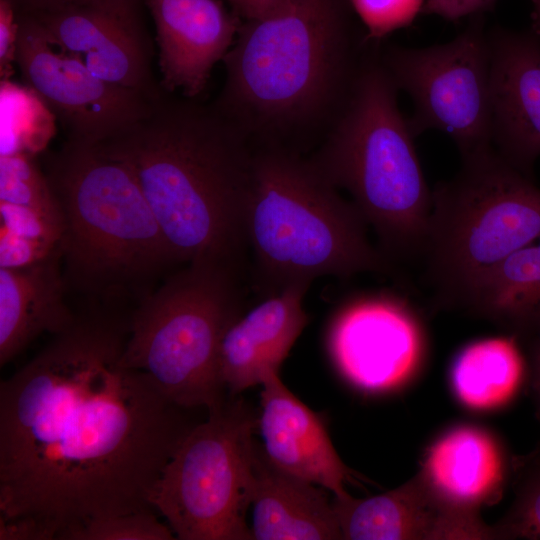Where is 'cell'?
I'll list each match as a JSON object with an SVG mask.
<instances>
[{
    "label": "cell",
    "mask_w": 540,
    "mask_h": 540,
    "mask_svg": "<svg viewBox=\"0 0 540 540\" xmlns=\"http://www.w3.org/2000/svg\"><path fill=\"white\" fill-rule=\"evenodd\" d=\"M16 65L67 138L101 143L145 117L156 101L95 76L77 56L53 46L28 17L17 14Z\"/></svg>",
    "instance_id": "obj_11"
},
{
    "label": "cell",
    "mask_w": 540,
    "mask_h": 540,
    "mask_svg": "<svg viewBox=\"0 0 540 540\" xmlns=\"http://www.w3.org/2000/svg\"><path fill=\"white\" fill-rule=\"evenodd\" d=\"M452 41L426 48L379 45L382 63L414 103L409 122L417 136L447 134L461 156L492 147L490 45L482 15Z\"/></svg>",
    "instance_id": "obj_10"
},
{
    "label": "cell",
    "mask_w": 540,
    "mask_h": 540,
    "mask_svg": "<svg viewBox=\"0 0 540 540\" xmlns=\"http://www.w3.org/2000/svg\"><path fill=\"white\" fill-rule=\"evenodd\" d=\"M143 4L144 0H94L23 16L53 46L82 58L115 38L147 31Z\"/></svg>",
    "instance_id": "obj_23"
},
{
    "label": "cell",
    "mask_w": 540,
    "mask_h": 540,
    "mask_svg": "<svg viewBox=\"0 0 540 540\" xmlns=\"http://www.w3.org/2000/svg\"><path fill=\"white\" fill-rule=\"evenodd\" d=\"M432 190L422 253L444 306L461 307L507 257L540 236V188L493 148L462 157Z\"/></svg>",
    "instance_id": "obj_7"
},
{
    "label": "cell",
    "mask_w": 540,
    "mask_h": 540,
    "mask_svg": "<svg viewBox=\"0 0 540 540\" xmlns=\"http://www.w3.org/2000/svg\"><path fill=\"white\" fill-rule=\"evenodd\" d=\"M537 450L540 452V447Z\"/></svg>",
    "instance_id": "obj_38"
},
{
    "label": "cell",
    "mask_w": 540,
    "mask_h": 540,
    "mask_svg": "<svg viewBox=\"0 0 540 540\" xmlns=\"http://www.w3.org/2000/svg\"><path fill=\"white\" fill-rule=\"evenodd\" d=\"M261 385L257 427L267 460L285 473L327 489L334 497L350 495L345 485L363 480L339 457L322 417L291 393L279 373Z\"/></svg>",
    "instance_id": "obj_16"
},
{
    "label": "cell",
    "mask_w": 540,
    "mask_h": 540,
    "mask_svg": "<svg viewBox=\"0 0 540 540\" xmlns=\"http://www.w3.org/2000/svg\"><path fill=\"white\" fill-rule=\"evenodd\" d=\"M533 334L536 335V340L532 357V382L534 390L540 397V326Z\"/></svg>",
    "instance_id": "obj_35"
},
{
    "label": "cell",
    "mask_w": 540,
    "mask_h": 540,
    "mask_svg": "<svg viewBox=\"0 0 540 540\" xmlns=\"http://www.w3.org/2000/svg\"><path fill=\"white\" fill-rule=\"evenodd\" d=\"M128 329L77 316L0 385V539H60L95 518L152 510L193 427L145 372L120 363Z\"/></svg>",
    "instance_id": "obj_1"
},
{
    "label": "cell",
    "mask_w": 540,
    "mask_h": 540,
    "mask_svg": "<svg viewBox=\"0 0 540 540\" xmlns=\"http://www.w3.org/2000/svg\"><path fill=\"white\" fill-rule=\"evenodd\" d=\"M245 222L266 296L325 275L392 271L389 258L368 241L354 203L301 152L255 146Z\"/></svg>",
    "instance_id": "obj_5"
},
{
    "label": "cell",
    "mask_w": 540,
    "mask_h": 540,
    "mask_svg": "<svg viewBox=\"0 0 540 540\" xmlns=\"http://www.w3.org/2000/svg\"><path fill=\"white\" fill-rule=\"evenodd\" d=\"M242 20L264 18L278 10L286 0H227Z\"/></svg>",
    "instance_id": "obj_33"
},
{
    "label": "cell",
    "mask_w": 540,
    "mask_h": 540,
    "mask_svg": "<svg viewBox=\"0 0 540 540\" xmlns=\"http://www.w3.org/2000/svg\"><path fill=\"white\" fill-rule=\"evenodd\" d=\"M254 474V540L342 539L327 489L275 468L258 446Z\"/></svg>",
    "instance_id": "obj_20"
},
{
    "label": "cell",
    "mask_w": 540,
    "mask_h": 540,
    "mask_svg": "<svg viewBox=\"0 0 540 540\" xmlns=\"http://www.w3.org/2000/svg\"><path fill=\"white\" fill-rule=\"evenodd\" d=\"M17 14L32 15L58 7L85 3L94 0H10Z\"/></svg>",
    "instance_id": "obj_34"
},
{
    "label": "cell",
    "mask_w": 540,
    "mask_h": 540,
    "mask_svg": "<svg viewBox=\"0 0 540 540\" xmlns=\"http://www.w3.org/2000/svg\"><path fill=\"white\" fill-rule=\"evenodd\" d=\"M514 467L524 473L511 509L494 525L497 539H540V452L518 459Z\"/></svg>",
    "instance_id": "obj_26"
},
{
    "label": "cell",
    "mask_w": 540,
    "mask_h": 540,
    "mask_svg": "<svg viewBox=\"0 0 540 540\" xmlns=\"http://www.w3.org/2000/svg\"><path fill=\"white\" fill-rule=\"evenodd\" d=\"M330 357L341 376L370 394L397 391L420 372L426 352L415 311L391 294H366L336 312L328 331Z\"/></svg>",
    "instance_id": "obj_12"
},
{
    "label": "cell",
    "mask_w": 540,
    "mask_h": 540,
    "mask_svg": "<svg viewBox=\"0 0 540 540\" xmlns=\"http://www.w3.org/2000/svg\"><path fill=\"white\" fill-rule=\"evenodd\" d=\"M497 0H426L422 14L439 16L448 21L476 17L491 10Z\"/></svg>",
    "instance_id": "obj_32"
},
{
    "label": "cell",
    "mask_w": 540,
    "mask_h": 540,
    "mask_svg": "<svg viewBox=\"0 0 540 540\" xmlns=\"http://www.w3.org/2000/svg\"><path fill=\"white\" fill-rule=\"evenodd\" d=\"M461 307L515 332L533 334L540 326V236L507 257Z\"/></svg>",
    "instance_id": "obj_22"
},
{
    "label": "cell",
    "mask_w": 540,
    "mask_h": 540,
    "mask_svg": "<svg viewBox=\"0 0 540 540\" xmlns=\"http://www.w3.org/2000/svg\"><path fill=\"white\" fill-rule=\"evenodd\" d=\"M240 272L195 263L144 296L134 312L120 363L149 375L184 409L225 401L218 356L222 336L241 314Z\"/></svg>",
    "instance_id": "obj_8"
},
{
    "label": "cell",
    "mask_w": 540,
    "mask_h": 540,
    "mask_svg": "<svg viewBox=\"0 0 540 540\" xmlns=\"http://www.w3.org/2000/svg\"><path fill=\"white\" fill-rule=\"evenodd\" d=\"M158 47L160 85L198 99L232 47L243 20L221 0H144Z\"/></svg>",
    "instance_id": "obj_13"
},
{
    "label": "cell",
    "mask_w": 540,
    "mask_h": 540,
    "mask_svg": "<svg viewBox=\"0 0 540 540\" xmlns=\"http://www.w3.org/2000/svg\"><path fill=\"white\" fill-rule=\"evenodd\" d=\"M342 539H497L479 513L455 508L439 498L417 473L380 495L334 497Z\"/></svg>",
    "instance_id": "obj_14"
},
{
    "label": "cell",
    "mask_w": 540,
    "mask_h": 540,
    "mask_svg": "<svg viewBox=\"0 0 540 540\" xmlns=\"http://www.w3.org/2000/svg\"><path fill=\"white\" fill-rule=\"evenodd\" d=\"M235 397L189 430L151 493L152 508L177 539H253L246 513L254 490L258 418Z\"/></svg>",
    "instance_id": "obj_9"
},
{
    "label": "cell",
    "mask_w": 540,
    "mask_h": 540,
    "mask_svg": "<svg viewBox=\"0 0 540 540\" xmlns=\"http://www.w3.org/2000/svg\"><path fill=\"white\" fill-rule=\"evenodd\" d=\"M539 402H540V397H539ZM539 413H540V405H539Z\"/></svg>",
    "instance_id": "obj_37"
},
{
    "label": "cell",
    "mask_w": 540,
    "mask_h": 540,
    "mask_svg": "<svg viewBox=\"0 0 540 540\" xmlns=\"http://www.w3.org/2000/svg\"><path fill=\"white\" fill-rule=\"evenodd\" d=\"M0 202L60 211L45 172L22 152L0 156Z\"/></svg>",
    "instance_id": "obj_25"
},
{
    "label": "cell",
    "mask_w": 540,
    "mask_h": 540,
    "mask_svg": "<svg viewBox=\"0 0 540 540\" xmlns=\"http://www.w3.org/2000/svg\"><path fill=\"white\" fill-rule=\"evenodd\" d=\"M98 144L134 172L175 263L241 271L255 146L213 103L165 92Z\"/></svg>",
    "instance_id": "obj_2"
},
{
    "label": "cell",
    "mask_w": 540,
    "mask_h": 540,
    "mask_svg": "<svg viewBox=\"0 0 540 540\" xmlns=\"http://www.w3.org/2000/svg\"><path fill=\"white\" fill-rule=\"evenodd\" d=\"M525 369L514 337L486 338L468 344L456 355L450 370L451 387L464 407L495 411L515 399Z\"/></svg>",
    "instance_id": "obj_21"
},
{
    "label": "cell",
    "mask_w": 540,
    "mask_h": 540,
    "mask_svg": "<svg viewBox=\"0 0 540 540\" xmlns=\"http://www.w3.org/2000/svg\"><path fill=\"white\" fill-rule=\"evenodd\" d=\"M67 283L59 246L25 267L0 268V365L4 366L43 333L56 335L76 315L65 300Z\"/></svg>",
    "instance_id": "obj_19"
},
{
    "label": "cell",
    "mask_w": 540,
    "mask_h": 540,
    "mask_svg": "<svg viewBox=\"0 0 540 540\" xmlns=\"http://www.w3.org/2000/svg\"><path fill=\"white\" fill-rule=\"evenodd\" d=\"M60 244L29 239L6 229L0 230V268L32 265L53 253Z\"/></svg>",
    "instance_id": "obj_30"
},
{
    "label": "cell",
    "mask_w": 540,
    "mask_h": 540,
    "mask_svg": "<svg viewBox=\"0 0 540 540\" xmlns=\"http://www.w3.org/2000/svg\"><path fill=\"white\" fill-rule=\"evenodd\" d=\"M63 219L67 286L115 300L174 264L132 169L99 144L67 138L44 171Z\"/></svg>",
    "instance_id": "obj_4"
},
{
    "label": "cell",
    "mask_w": 540,
    "mask_h": 540,
    "mask_svg": "<svg viewBox=\"0 0 540 540\" xmlns=\"http://www.w3.org/2000/svg\"><path fill=\"white\" fill-rule=\"evenodd\" d=\"M55 117L29 88L10 80L1 81V155L27 153L35 155L49 139L28 122L51 125Z\"/></svg>",
    "instance_id": "obj_24"
},
{
    "label": "cell",
    "mask_w": 540,
    "mask_h": 540,
    "mask_svg": "<svg viewBox=\"0 0 540 540\" xmlns=\"http://www.w3.org/2000/svg\"><path fill=\"white\" fill-rule=\"evenodd\" d=\"M1 228L21 237L60 244L63 219L60 211L0 202Z\"/></svg>",
    "instance_id": "obj_29"
},
{
    "label": "cell",
    "mask_w": 540,
    "mask_h": 540,
    "mask_svg": "<svg viewBox=\"0 0 540 540\" xmlns=\"http://www.w3.org/2000/svg\"><path fill=\"white\" fill-rule=\"evenodd\" d=\"M308 287L295 283L267 295L227 327L220 342L218 368L222 385L231 396L279 373L308 323L303 308Z\"/></svg>",
    "instance_id": "obj_17"
},
{
    "label": "cell",
    "mask_w": 540,
    "mask_h": 540,
    "mask_svg": "<svg viewBox=\"0 0 540 540\" xmlns=\"http://www.w3.org/2000/svg\"><path fill=\"white\" fill-rule=\"evenodd\" d=\"M488 38L492 144L530 176L540 156V35L496 28Z\"/></svg>",
    "instance_id": "obj_15"
},
{
    "label": "cell",
    "mask_w": 540,
    "mask_h": 540,
    "mask_svg": "<svg viewBox=\"0 0 540 540\" xmlns=\"http://www.w3.org/2000/svg\"><path fill=\"white\" fill-rule=\"evenodd\" d=\"M501 440L491 431L460 424L440 434L426 449L418 472L449 505L479 513L502 497L510 469Z\"/></svg>",
    "instance_id": "obj_18"
},
{
    "label": "cell",
    "mask_w": 540,
    "mask_h": 540,
    "mask_svg": "<svg viewBox=\"0 0 540 540\" xmlns=\"http://www.w3.org/2000/svg\"><path fill=\"white\" fill-rule=\"evenodd\" d=\"M532 10V31L540 35V0H531Z\"/></svg>",
    "instance_id": "obj_36"
},
{
    "label": "cell",
    "mask_w": 540,
    "mask_h": 540,
    "mask_svg": "<svg viewBox=\"0 0 540 540\" xmlns=\"http://www.w3.org/2000/svg\"><path fill=\"white\" fill-rule=\"evenodd\" d=\"M398 88L371 43L351 93L310 159L344 189L387 254L422 253L432 209L409 118Z\"/></svg>",
    "instance_id": "obj_6"
},
{
    "label": "cell",
    "mask_w": 540,
    "mask_h": 540,
    "mask_svg": "<svg viewBox=\"0 0 540 540\" xmlns=\"http://www.w3.org/2000/svg\"><path fill=\"white\" fill-rule=\"evenodd\" d=\"M426 0H349L365 28L369 43H380L390 33L408 27L422 13Z\"/></svg>",
    "instance_id": "obj_28"
},
{
    "label": "cell",
    "mask_w": 540,
    "mask_h": 540,
    "mask_svg": "<svg viewBox=\"0 0 540 540\" xmlns=\"http://www.w3.org/2000/svg\"><path fill=\"white\" fill-rule=\"evenodd\" d=\"M16 9L10 0H0V78L10 80L16 65L18 41Z\"/></svg>",
    "instance_id": "obj_31"
},
{
    "label": "cell",
    "mask_w": 540,
    "mask_h": 540,
    "mask_svg": "<svg viewBox=\"0 0 540 540\" xmlns=\"http://www.w3.org/2000/svg\"><path fill=\"white\" fill-rule=\"evenodd\" d=\"M349 0H286L243 20L223 59L213 105L254 146L302 147L323 140L343 109L369 47Z\"/></svg>",
    "instance_id": "obj_3"
},
{
    "label": "cell",
    "mask_w": 540,
    "mask_h": 540,
    "mask_svg": "<svg viewBox=\"0 0 540 540\" xmlns=\"http://www.w3.org/2000/svg\"><path fill=\"white\" fill-rule=\"evenodd\" d=\"M167 527L151 512L137 511L95 518L66 533L62 540H171Z\"/></svg>",
    "instance_id": "obj_27"
}]
</instances>
